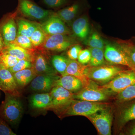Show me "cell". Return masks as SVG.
I'll use <instances>...</instances> for the list:
<instances>
[{
	"instance_id": "cell-13",
	"label": "cell",
	"mask_w": 135,
	"mask_h": 135,
	"mask_svg": "<svg viewBox=\"0 0 135 135\" xmlns=\"http://www.w3.org/2000/svg\"><path fill=\"white\" fill-rule=\"evenodd\" d=\"M0 33L5 46L15 41L17 35V26L13 15L8 16L0 22Z\"/></svg>"
},
{
	"instance_id": "cell-15",
	"label": "cell",
	"mask_w": 135,
	"mask_h": 135,
	"mask_svg": "<svg viewBox=\"0 0 135 135\" xmlns=\"http://www.w3.org/2000/svg\"><path fill=\"white\" fill-rule=\"evenodd\" d=\"M120 104L117 118L118 127L120 130L129 122L135 120V99Z\"/></svg>"
},
{
	"instance_id": "cell-16",
	"label": "cell",
	"mask_w": 135,
	"mask_h": 135,
	"mask_svg": "<svg viewBox=\"0 0 135 135\" xmlns=\"http://www.w3.org/2000/svg\"><path fill=\"white\" fill-rule=\"evenodd\" d=\"M89 65H84L76 60H70L67 69L66 74H70L75 76L82 82L83 87L88 86L91 80L88 76L87 71Z\"/></svg>"
},
{
	"instance_id": "cell-31",
	"label": "cell",
	"mask_w": 135,
	"mask_h": 135,
	"mask_svg": "<svg viewBox=\"0 0 135 135\" xmlns=\"http://www.w3.org/2000/svg\"><path fill=\"white\" fill-rule=\"evenodd\" d=\"M19 59L3 51L0 52V64L8 69L12 68L16 64Z\"/></svg>"
},
{
	"instance_id": "cell-3",
	"label": "cell",
	"mask_w": 135,
	"mask_h": 135,
	"mask_svg": "<svg viewBox=\"0 0 135 135\" xmlns=\"http://www.w3.org/2000/svg\"><path fill=\"white\" fill-rule=\"evenodd\" d=\"M107 107L106 104L100 102L74 99L60 116H81L86 117Z\"/></svg>"
},
{
	"instance_id": "cell-25",
	"label": "cell",
	"mask_w": 135,
	"mask_h": 135,
	"mask_svg": "<svg viewBox=\"0 0 135 135\" xmlns=\"http://www.w3.org/2000/svg\"><path fill=\"white\" fill-rule=\"evenodd\" d=\"M105 41L97 32H92L83 41V43L89 47L104 49Z\"/></svg>"
},
{
	"instance_id": "cell-29",
	"label": "cell",
	"mask_w": 135,
	"mask_h": 135,
	"mask_svg": "<svg viewBox=\"0 0 135 135\" xmlns=\"http://www.w3.org/2000/svg\"><path fill=\"white\" fill-rule=\"evenodd\" d=\"M116 99L117 103L119 104L135 99V83L127 87L117 94Z\"/></svg>"
},
{
	"instance_id": "cell-38",
	"label": "cell",
	"mask_w": 135,
	"mask_h": 135,
	"mask_svg": "<svg viewBox=\"0 0 135 135\" xmlns=\"http://www.w3.org/2000/svg\"><path fill=\"white\" fill-rule=\"evenodd\" d=\"M123 134L135 135V120L128 126L124 133H123Z\"/></svg>"
},
{
	"instance_id": "cell-10",
	"label": "cell",
	"mask_w": 135,
	"mask_h": 135,
	"mask_svg": "<svg viewBox=\"0 0 135 135\" xmlns=\"http://www.w3.org/2000/svg\"><path fill=\"white\" fill-rule=\"evenodd\" d=\"M0 89L5 94L17 97L21 96L20 88L17 84L12 73L8 69L0 64Z\"/></svg>"
},
{
	"instance_id": "cell-21",
	"label": "cell",
	"mask_w": 135,
	"mask_h": 135,
	"mask_svg": "<svg viewBox=\"0 0 135 135\" xmlns=\"http://www.w3.org/2000/svg\"><path fill=\"white\" fill-rule=\"evenodd\" d=\"M51 100L50 92L35 94L30 98V106L36 110H49L51 105Z\"/></svg>"
},
{
	"instance_id": "cell-33",
	"label": "cell",
	"mask_w": 135,
	"mask_h": 135,
	"mask_svg": "<svg viewBox=\"0 0 135 135\" xmlns=\"http://www.w3.org/2000/svg\"><path fill=\"white\" fill-rule=\"evenodd\" d=\"M32 68V62L28 60H20L16 65L8 69L12 73H14L18 71Z\"/></svg>"
},
{
	"instance_id": "cell-28",
	"label": "cell",
	"mask_w": 135,
	"mask_h": 135,
	"mask_svg": "<svg viewBox=\"0 0 135 135\" xmlns=\"http://www.w3.org/2000/svg\"><path fill=\"white\" fill-rule=\"evenodd\" d=\"M91 52V58L88 65L90 66H97L105 64L104 50L89 48Z\"/></svg>"
},
{
	"instance_id": "cell-37",
	"label": "cell",
	"mask_w": 135,
	"mask_h": 135,
	"mask_svg": "<svg viewBox=\"0 0 135 135\" xmlns=\"http://www.w3.org/2000/svg\"><path fill=\"white\" fill-rule=\"evenodd\" d=\"M47 6L51 8H58L65 5L68 0H42Z\"/></svg>"
},
{
	"instance_id": "cell-2",
	"label": "cell",
	"mask_w": 135,
	"mask_h": 135,
	"mask_svg": "<svg viewBox=\"0 0 135 135\" xmlns=\"http://www.w3.org/2000/svg\"><path fill=\"white\" fill-rule=\"evenodd\" d=\"M129 69L123 66L103 65L97 66L89 65L87 71L90 79L98 84L107 83L114 78L118 74L124 70Z\"/></svg>"
},
{
	"instance_id": "cell-30",
	"label": "cell",
	"mask_w": 135,
	"mask_h": 135,
	"mask_svg": "<svg viewBox=\"0 0 135 135\" xmlns=\"http://www.w3.org/2000/svg\"><path fill=\"white\" fill-rule=\"evenodd\" d=\"M47 35L44 31L40 24L30 37V38L34 47H38L44 43Z\"/></svg>"
},
{
	"instance_id": "cell-9",
	"label": "cell",
	"mask_w": 135,
	"mask_h": 135,
	"mask_svg": "<svg viewBox=\"0 0 135 135\" xmlns=\"http://www.w3.org/2000/svg\"><path fill=\"white\" fill-rule=\"evenodd\" d=\"M86 117L93 123L99 135H111L113 115L108 107Z\"/></svg>"
},
{
	"instance_id": "cell-26",
	"label": "cell",
	"mask_w": 135,
	"mask_h": 135,
	"mask_svg": "<svg viewBox=\"0 0 135 135\" xmlns=\"http://www.w3.org/2000/svg\"><path fill=\"white\" fill-rule=\"evenodd\" d=\"M70 59L63 56H53L51 58L52 66L61 76L66 74V70Z\"/></svg>"
},
{
	"instance_id": "cell-12",
	"label": "cell",
	"mask_w": 135,
	"mask_h": 135,
	"mask_svg": "<svg viewBox=\"0 0 135 135\" xmlns=\"http://www.w3.org/2000/svg\"><path fill=\"white\" fill-rule=\"evenodd\" d=\"M19 9L25 16L37 20H46L52 15L51 11L43 9L30 0H19Z\"/></svg>"
},
{
	"instance_id": "cell-24",
	"label": "cell",
	"mask_w": 135,
	"mask_h": 135,
	"mask_svg": "<svg viewBox=\"0 0 135 135\" xmlns=\"http://www.w3.org/2000/svg\"><path fill=\"white\" fill-rule=\"evenodd\" d=\"M16 22L17 26V35H23L29 38L39 25L23 18H18Z\"/></svg>"
},
{
	"instance_id": "cell-4",
	"label": "cell",
	"mask_w": 135,
	"mask_h": 135,
	"mask_svg": "<svg viewBox=\"0 0 135 135\" xmlns=\"http://www.w3.org/2000/svg\"><path fill=\"white\" fill-rule=\"evenodd\" d=\"M51 105L49 110L60 115L68 108L74 100V94L59 86L53 87L50 92Z\"/></svg>"
},
{
	"instance_id": "cell-32",
	"label": "cell",
	"mask_w": 135,
	"mask_h": 135,
	"mask_svg": "<svg viewBox=\"0 0 135 135\" xmlns=\"http://www.w3.org/2000/svg\"><path fill=\"white\" fill-rule=\"evenodd\" d=\"M12 43L29 50L33 51L35 49L30 38L26 36L17 35L16 40Z\"/></svg>"
},
{
	"instance_id": "cell-35",
	"label": "cell",
	"mask_w": 135,
	"mask_h": 135,
	"mask_svg": "<svg viewBox=\"0 0 135 135\" xmlns=\"http://www.w3.org/2000/svg\"><path fill=\"white\" fill-rule=\"evenodd\" d=\"M91 58V52L89 49L81 50L78 56V61L84 65L89 64Z\"/></svg>"
},
{
	"instance_id": "cell-34",
	"label": "cell",
	"mask_w": 135,
	"mask_h": 135,
	"mask_svg": "<svg viewBox=\"0 0 135 135\" xmlns=\"http://www.w3.org/2000/svg\"><path fill=\"white\" fill-rule=\"evenodd\" d=\"M82 50V47L79 44H75L70 47V49L67 52L68 58L70 60H76L81 51Z\"/></svg>"
},
{
	"instance_id": "cell-14",
	"label": "cell",
	"mask_w": 135,
	"mask_h": 135,
	"mask_svg": "<svg viewBox=\"0 0 135 135\" xmlns=\"http://www.w3.org/2000/svg\"><path fill=\"white\" fill-rule=\"evenodd\" d=\"M60 77L57 74L37 75L31 82L30 88L40 93L50 92Z\"/></svg>"
},
{
	"instance_id": "cell-18",
	"label": "cell",
	"mask_w": 135,
	"mask_h": 135,
	"mask_svg": "<svg viewBox=\"0 0 135 135\" xmlns=\"http://www.w3.org/2000/svg\"><path fill=\"white\" fill-rule=\"evenodd\" d=\"M2 51L14 56L19 60H28L32 62L35 56L33 51L23 48L13 43L5 46Z\"/></svg>"
},
{
	"instance_id": "cell-22",
	"label": "cell",
	"mask_w": 135,
	"mask_h": 135,
	"mask_svg": "<svg viewBox=\"0 0 135 135\" xmlns=\"http://www.w3.org/2000/svg\"><path fill=\"white\" fill-rule=\"evenodd\" d=\"M17 84L20 88L26 86L37 75L33 68L12 73Z\"/></svg>"
},
{
	"instance_id": "cell-8",
	"label": "cell",
	"mask_w": 135,
	"mask_h": 135,
	"mask_svg": "<svg viewBox=\"0 0 135 135\" xmlns=\"http://www.w3.org/2000/svg\"><path fill=\"white\" fill-rule=\"evenodd\" d=\"M77 42V39L74 35H53L47 36L42 46L47 50L61 52L66 50Z\"/></svg>"
},
{
	"instance_id": "cell-7",
	"label": "cell",
	"mask_w": 135,
	"mask_h": 135,
	"mask_svg": "<svg viewBox=\"0 0 135 135\" xmlns=\"http://www.w3.org/2000/svg\"><path fill=\"white\" fill-rule=\"evenodd\" d=\"M134 83L135 71L128 69L121 72L109 82L101 86L113 94H117Z\"/></svg>"
},
{
	"instance_id": "cell-19",
	"label": "cell",
	"mask_w": 135,
	"mask_h": 135,
	"mask_svg": "<svg viewBox=\"0 0 135 135\" xmlns=\"http://www.w3.org/2000/svg\"><path fill=\"white\" fill-rule=\"evenodd\" d=\"M32 68L37 75L57 74L56 71L49 64L46 57L40 53L35 54Z\"/></svg>"
},
{
	"instance_id": "cell-5",
	"label": "cell",
	"mask_w": 135,
	"mask_h": 135,
	"mask_svg": "<svg viewBox=\"0 0 135 135\" xmlns=\"http://www.w3.org/2000/svg\"><path fill=\"white\" fill-rule=\"evenodd\" d=\"M105 58L109 62L123 66L135 71V66L126 52L117 42H106L104 49Z\"/></svg>"
},
{
	"instance_id": "cell-39",
	"label": "cell",
	"mask_w": 135,
	"mask_h": 135,
	"mask_svg": "<svg viewBox=\"0 0 135 135\" xmlns=\"http://www.w3.org/2000/svg\"><path fill=\"white\" fill-rule=\"evenodd\" d=\"M5 46L2 36L0 33V52L4 49Z\"/></svg>"
},
{
	"instance_id": "cell-11",
	"label": "cell",
	"mask_w": 135,
	"mask_h": 135,
	"mask_svg": "<svg viewBox=\"0 0 135 135\" xmlns=\"http://www.w3.org/2000/svg\"><path fill=\"white\" fill-rule=\"evenodd\" d=\"M40 25L47 36L56 34L71 35L72 33L65 23L56 14H52Z\"/></svg>"
},
{
	"instance_id": "cell-27",
	"label": "cell",
	"mask_w": 135,
	"mask_h": 135,
	"mask_svg": "<svg viewBox=\"0 0 135 135\" xmlns=\"http://www.w3.org/2000/svg\"><path fill=\"white\" fill-rule=\"evenodd\" d=\"M116 42L126 52L135 66V38L128 40H119Z\"/></svg>"
},
{
	"instance_id": "cell-36",
	"label": "cell",
	"mask_w": 135,
	"mask_h": 135,
	"mask_svg": "<svg viewBox=\"0 0 135 135\" xmlns=\"http://www.w3.org/2000/svg\"><path fill=\"white\" fill-rule=\"evenodd\" d=\"M10 128L8 124L0 117V135H16Z\"/></svg>"
},
{
	"instance_id": "cell-1",
	"label": "cell",
	"mask_w": 135,
	"mask_h": 135,
	"mask_svg": "<svg viewBox=\"0 0 135 135\" xmlns=\"http://www.w3.org/2000/svg\"><path fill=\"white\" fill-rule=\"evenodd\" d=\"M5 100L0 105V117L11 126L17 125L22 118L23 108L19 97L5 94Z\"/></svg>"
},
{
	"instance_id": "cell-6",
	"label": "cell",
	"mask_w": 135,
	"mask_h": 135,
	"mask_svg": "<svg viewBox=\"0 0 135 135\" xmlns=\"http://www.w3.org/2000/svg\"><path fill=\"white\" fill-rule=\"evenodd\" d=\"M111 92L92 81L88 86L83 87L79 92L74 94V99L92 102H100L109 99Z\"/></svg>"
},
{
	"instance_id": "cell-20",
	"label": "cell",
	"mask_w": 135,
	"mask_h": 135,
	"mask_svg": "<svg viewBox=\"0 0 135 135\" xmlns=\"http://www.w3.org/2000/svg\"><path fill=\"white\" fill-rule=\"evenodd\" d=\"M56 86L63 87L74 94L79 92L83 88L82 82L78 78L70 74L60 77L57 81Z\"/></svg>"
},
{
	"instance_id": "cell-17",
	"label": "cell",
	"mask_w": 135,
	"mask_h": 135,
	"mask_svg": "<svg viewBox=\"0 0 135 135\" xmlns=\"http://www.w3.org/2000/svg\"><path fill=\"white\" fill-rule=\"evenodd\" d=\"M72 33L76 38L84 41L89 35L90 24L88 16H83L74 20L71 24Z\"/></svg>"
},
{
	"instance_id": "cell-23",
	"label": "cell",
	"mask_w": 135,
	"mask_h": 135,
	"mask_svg": "<svg viewBox=\"0 0 135 135\" xmlns=\"http://www.w3.org/2000/svg\"><path fill=\"white\" fill-rule=\"evenodd\" d=\"M80 7L79 3H74L68 7L59 11L56 14L65 23L71 25L77 16Z\"/></svg>"
}]
</instances>
